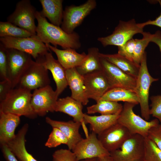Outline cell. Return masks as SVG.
<instances>
[{
  "label": "cell",
  "mask_w": 161,
  "mask_h": 161,
  "mask_svg": "<svg viewBox=\"0 0 161 161\" xmlns=\"http://www.w3.org/2000/svg\"><path fill=\"white\" fill-rule=\"evenodd\" d=\"M35 15L38 23L36 35L45 44L51 43L56 47L59 45L64 49L71 48L76 49L80 48L81 44L77 33L66 32L60 27L48 22L40 12L36 11Z\"/></svg>",
  "instance_id": "6da1fadb"
},
{
  "label": "cell",
  "mask_w": 161,
  "mask_h": 161,
  "mask_svg": "<svg viewBox=\"0 0 161 161\" xmlns=\"http://www.w3.org/2000/svg\"><path fill=\"white\" fill-rule=\"evenodd\" d=\"M32 96L31 91L28 89L20 87L12 89L5 98L0 102V112L23 116L30 119L35 118L38 115L31 105Z\"/></svg>",
  "instance_id": "7a4b0ae2"
},
{
  "label": "cell",
  "mask_w": 161,
  "mask_h": 161,
  "mask_svg": "<svg viewBox=\"0 0 161 161\" xmlns=\"http://www.w3.org/2000/svg\"><path fill=\"white\" fill-rule=\"evenodd\" d=\"M135 105L125 102L117 122L126 128L131 134H138L145 138L150 129L158 125L160 122L156 118L148 121L137 115L133 111Z\"/></svg>",
  "instance_id": "3957f363"
},
{
  "label": "cell",
  "mask_w": 161,
  "mask_h": 161,
  "mask_svg": "<svg viewBox=\"0 0 161 161\" xmlns=\"http://www.w3.org/2000/svg\"><path fill=\"white\" fill-rule=\"evenodd\" d=\"M158 80L150 75L148 72L145 52L140 67L139 74L136 78L134 91L138 97L142 117L148 121L150 118V108L148 100L149 90L151 84Z\"/></svg>",
  "instance_id": "277c9868"
},
{
  "label": "cell",
  "mask_w": 161,
  "mask_h": 161,
  "mask_svg": "<svg viewBox=\"0 0 161 161\" xmlns=\"http://www.w3.org/2000/svg\"><path fill=\"white\" fill-rule=\"evenodd\" d=\"M0 44L6 48L17 49L30 55L35 60L50 49L36 35L24 38L0 37Z\"/></svg>",
  "instance_id": "5b68a950"
},
{
  "label": "cell",
  "mask_w": 161,
  "mask_h": 161,
  "mask_svg": "<svg viewBox=\"0 0 161 161\" xmlns=\"http://www.w3.org/2000/svg\"><path fill=\"white\" fill-rule=\"evenodd\" d=\"M50 83L48 70L40 63L32 60L21 75L16 87L34 90L49 85Z\"/></svg>",
  "instance_id": "8992f818"
},
{
  "label": "cell",
  "mask_w": 161,
  "mask_h": 161,
  "mask_svg": "<svg viewBox=\"0 0 161 161\" xmlns=\"http://www.w3.org/2000/svg\"><path fill=\"white\" fill-rule=\"evenodd\" d=\"M143 32V28L140 27L134 19L127 21H120L111 34L99 37L97 40L104 47L108 45L119 47L132 38L135 34H142Z\"/></svg>",
  "instance_id": "52a82bcc"
},
{
  "label": "cell",
  "mask_w": 161,
  "mask_h": 161,
  "mask_svg": "<svg viewBox=\"0 0 161 161\" xmlns=\"http://www.w3.org/2000/svg\"><path fill=\"white\" fill-rule=\"evenodd\" d=\"M96 5L95 0H88L79 6H67L63 11L61 29L69 34L73 32Z\"/></svg>",
  "instance_id": "ba28073f"
},
{
  "label": "cell",
  "mask_w": 161,
  "mask_h": 161,
  "mask_svg": "<svg viewBox=\"0 0 161 161\" xmlns=\"http://www.w3.org/2000/svg\"><path fill=\"white\" fill-rule=\"evenodd\" d=\"M36 11L30 0L20 1L16 4L13 13L7 18V21L36 35Z\"/></svg>",
  "instance_id": "9c48e42d"
},
{
  "label": "cell",
  "mask_w": 161,
  "mask_h": 161,
  "mask_svg": "<svg viewBox=\"0 0 161 161\" xmlns=\"http://www.w3.org/2000/svg\"><path fill=\"white\" fill-rule=\"evenodd\" d=\"M144 138L132 134L120 148L110 153L114 161H141L144 153Z\"/></svg>",
  "instance_id": "30bf717a"
},
{
  "label": "cell",
  "mask_w": 161,
  "mask_h": 161,
  "mask_svg": "<svg viewBox=\"0 0 161 161\" xmlns=\"http://www.w3.org/2000/svg\"><path fill=\"white\" fill-rule=\"evenodd\" d=\"M6 48L7 77L13 89L16 87L22 74L32 60L28 54L12 48Z\"/></svg>",
  "instance_id": "8fae6325"
},
{
  "label": "cell",
  "mask_w": 161,
  "mask_h": 161,
  "mask_svg": "<svg viewBox=\"0 0 161 161\" xmlns=\"http://www.w3.org/2000/svg\"><path fill=\"white\" fill-rule=\"evenodd\" d=\"M76 157V161L110 155L98 140L97 134L91 132L85 139L82 138L71 150Z\"/></svg>",
  "instance_id": "7c38bea8"
},
{
  "label": "cell",
  "mask_w": 161,
  "mask_h": 161,
  "mask_svg": "<svg viewBox=\"0 0 161 161\" xmlns=\"http://www.w3.org/2000/svg\"><path fill=\"white\" fill-rule=\"evenodd\" d=\"M100 57L102 71L111 88L122 87L134 91L136 82V78L126 74L105 59Z\"/></svg>",
  "instance_id": "4fadbf2b"
},
{
  "label": "cell",
  "mask_w": 161,
  "mask_h": 161,
  "mask_svg": "<svg viewBox=\"0 0 161 161\" xmlns=\"http://www.w3.org/2000/svg\"><path fill=\"white\" fill-rule=\"evenodd\" d=\"M58 96L50 85L34 90L31 100L32 108L38 116L43 117L53 112Z\"/></svg>",
  "instance_id": "5bb4252c"
},
{
  "label": "cell",
  "mask_w": 161,
  "mask_h": 161,
  "mask_svg": "<svg viewBox=\"0 0 161 161\" xmlns=\"http://www.w3.org/2000/svg\"><path fill=\"white\" fill-rule=\"evenodd\" d=\"M132 135L126 128L117 122L98 134L97 137L104 147L110 153L120 148Z\"/></svg>",
  "instance_id": "9a60e30c"
},
{
  "label": "cell",
  "mask_w": 161,
  "mask_h": 161,
  "mask_svg": "<svg viewBox=\"0 0 161 161\" xmlns=\"http://www.w3.org/2000/svg\"><path fill=\"white\" fill-rule=\"evenodd\" d=\"M50 51L40 55L35 60L51 72L56 85L55 91L58 97L68 86L66 69Z\"/></svg>",
  "instance_id": "2e32d148"
},
{
  "label": "cell",
  "mask_w": 161,
  "mask_h": 161,
  "mask_svg": "<svg viewBox=\"0 0 161 161\" xmlns=\"http://www.w3.org/2000/svg\"><path fill=\"white\" fill-rule=\"evenodd\" d=\"M83 77L86 93L89 99H93L97 102L111 89L102 70L88 74Z\"/></svg>",
  "instance_id": "e0dca14e"
},
{
  "label": "cell",
  "mask_w": 161,
  "mask_h": 161,
  "mask_svg": "<svg viewBox=\"0 0 161 161\" xmlns=\"http://www.w3.org/2000/svg\"><path fill=\"white\" fill-rule=\"evenodd\" d=\"M83 105L81 102L71 96H67L58 99L55 107L54 111L67 114L72 117L74 121L80 123L87 137L89 135L84 120Z\"/></svg>",
  "instance_id": "ac0fdd59"
},
{
  "label": "cell",
  "mask_w": 161,
  "mask_h": 161,
  "mask_svg": "<svg viewBox=\"0 0 161 161\" xmlns=\"http://www.w3.org/2000/svg\"><path fill=\"white\" fill-rule=\"evenodd\" d=\"M45 121L52 128L59 129L68 140L67 145L68 149L72 150L77 143L83 138L79 133V129L81 124L74 120L67 121L52 120L49 117L45 118Z\"/></svg>",
  "instance_id": "d6986e66"
},
{
  "label": "cell",
  "mask_w": 161,
  "mask_h": 161,
  "mask_svg": "<svg viewBox=\"0 0 161 161\" xmlns=\"http://www.w3.org/2000/svg\"><path fill=\"white\" fill-rule=\"evenodd\" d=\"M68 85L71 91V97L80 102L83 105L89 102L84 84L83 76L80 75L76 68L66 69Z\"/></svg>",
  "instance_id": "ffe728a7"
},
{
  "label": "cell",
  "mask_w": 161,
  "mask_h": 161,
  "mask_svg": "<svg viewBox=\"0 0 161 161\" xmlns=\"http://www.w3.org/2000/svg\"><path fill=\"white\" fill-rule=\"evenodd\" d=\"M47 46L56 55L58 60L66 69L76 68L80 66L85 59L87 54L84 52H77L75 49L69 48L60 49L50 44Z\"/></svg>",
  "instance_id": "44dd1931"
},
{
  "label": "cell",
  "mask_w": 161,
  "mask_h": 161,
  "mask_svg": "<svg viewBox=\"0 0 161 161\" xmlns=\"http://www.w3.org/2000/svg\"><path fill=\"white\" fill-rule=\"evenodd\" d=\"M28 128V124H25L15 138L7 144L19 161H38L28 152L26 147L25 136Z\"/></svg>",
  "instance_id": "7402d4cb"
},
{
  "label": "cell",
  "mask_w": 161,
  "mask_h": 161,
  "mask_svg": "<svg viewBox=\"0 0 161 161\" xmlns=\"http://www.w3.org/2000/svg\"><path fill=\"white\" fill-rule=\"evenodd\" d=\"M20 117L0 112V144H7L15 138V131L20 123Z\"/></svg>",
  "instance_id": "603a6c76"
},
{
  "label": "cell",
  "mask_w": 161,
  "mask_h": 161,
  "mask_svg": "<svg viewBox=\"0 0 161 161\" xmlns=\"http://www.w3.org/2000/svg\"><path fill=\"white\" fill-rule=\"evenodd\" d=\"M42 8L40 12L43 17L47 18L51 23L60 27L63 18L62 0H39Z\"/></svg>",
  "instance_id": "cb8c5ba5"
},
{
  "label": "cell",
  "mask_w": 161,
  "mask_h": 161,
  "mask_svg": "<svg viewBox=\"0 0 161 161\" xmlns=\"http://www.w3.org/2000/svg\"><path fill=\"white\" fill-rule=\"evenodd\" d=\"M119 116V114L90 116L83 114L85 124L89 123L92 131L97 135L117 123Z\"/></svg>",
  "instance_id": "d4e9b609"
},
{
  "label": "cell",
  "mask_w": 161,
  "mask_h": 161,
  "mask_svg": "<svg viewBox=\"0 0 161 161\" xmlns=\"http://www.w3.org/2000/svg\"><path fill=\"white\" fill-rule=\"evenodd\" d=\"M99 55L115 65L126 74L136 78H137L140 66L137 65L133 62L118 53L109 54L99 53Z\"/></svg>",
  "instance_id": "484cf974"
},
{
  "label": "cell",
  "mask_w": 161,
  "mask_h": 161,
  "mask_svg": "<svg viewBox=\"0 0 161 161\" xmlns=\"http://www.w3.org/2000/svg\"><path fill=\"white\" fill-rule=\"evenodd\" d=\"M100 100L117 102L122 101L135 105L139 104L138 97L134 91L122 87L110 89L104 95Z\"/></svg>",
  "instance_id": "4316f807"
},
{
  "label": "cell",
  "mask_w": 161,
  "mask_h": 161,
  "mask_svg": "<svg viewBox=\"0 0 161 161\" xmlns=\"http://www.w3.org/2000/svg\"><path fill=\"white\" fill-rule=\"evenodd\" d=\"M88 52L82 64L76 68L78 72L83 76L102 70L98 49L96 47L90 48L88 49Z\"/></svg>",
  "instance_id": "83f0119b"
},
{
  "label": "cell",
  "mask_w": 161,
  "mask_h": 161,
  "mask_svg": "<svg viewBox=\"0 0 161 161\" xmlns=\"http://www.w3.org/2000/svg\"><path fill=\"white\" fill-rule=\"evenodd\" d=\"M123 106L118 102L100 100L96 103L87 108L88 114L98 113L101 115L120 114Z\"/></svg>",
  "instance_id": "f1b7e54d"
},
{
  "label": "cell",
  "mask_w": 161,
  "mask_h": 161,
  "mask_svg": "<svg viewBox=\"0 0 161 161\" xmlns=\"http://www.w3.org/2000/svg\"><path fill=\"white\" fill-rule=\"evenodd\" d=\"M35 35H36L7 21L0 22V37L24 38Z\"/></svg>",
  "instance_id": "f546056e"
},
{
  "label": "cell",
  "mask_w": 161,
  "mask_h": 161,
  "mask_svg": "<svg viewBox=\"0 0 161 161\" xmlns=\"http://www.w3.org/2000/svg\"><path fill=\"white\" fill-rule=\"evenodd\" d=\"M142 39H135V45L133 52V61L137 65L140 66L143 55L145 52V49L151 40L152 34L149 32H143L142 34Z\"/></svg>",
  "instance_id": "4dcf8cb0"
},
{
  "label": "cell",
  "mask_w": 161,
  "mask_h": 161,
  "mask_svg": "<svg viewBox=\"0 0 161 161\" xmlns=\"http://www.w3.org/2000/svg\"><path fill=\"white\" fill-rule=\"evenodd\" d=\"M143 161H161V150L148 137L144 138Z\"/></svg>",
  "instance_id": "1f68e13d"
},
{
  "label": "cell",
  "mask_w": 161,
  "mask_h": 161,
  "mask_svg": "<svg viewBox=\"0 0 161 161\" xmlns=\"http://www.w3.org/2000/svg\"><path fill=\"white\" fill-rule=\"evenodd\" d=\"M68 140L64 133L58 129L52 128L45 146L49 148L56 147L61 144L67 145Z\"/></svg>",
  "instance_id": "d6a6232c"
},
{
  "label": "cell",
  "mask_w": 161,
  "mask_h": 161,
  "mask_svg": "<svg viewBox=\"0 0 161 161\" xmlns=\"http://www.w3.org/2000/svg\"><path fill=\"white\" fill-rule=\"evenodd\" d=\"M135 43V39L131 38L123 45L118 47L117 53L133 62V57Z\"/></svg>",
  "instance_id": "836d02e7"
},
{
  "label": "cell",
  "mask_w": 161,
  "mask_h": 161,
  "mask_svg": "<svg viewBox=\"0 0 161 161\" xmlns=\"http://www.w3.org/2000/svg\"><path fill=\"white\" fill-rule=\"evenodd\" d=\"M52 157L53 161H76L74 153L69 149L57 150L53 153Z\"/></svg>",
  "instance_id": "e575fe53"
},
{
  "label": "cell",
  "mask_w": 161,
  "mask_h": 161,
  "mask_svg": "<svg viewBox=\"0 0 161 161\" xmlns=\"http://www.w3.org/2000/svg\"><path fill=\"white\" fill-rule=\"evenodd\" d=\"M151 103L150 109V114L157 119L161 124V95L151 97Z\"/></svg>",
  "instance_id": "d590c367"
},
{
  "label": "cell",
  "mask_w": 161,
  "mask_h": 161,
  "mask_svg": "<svg viewBox=\"0 0 161 161\" xmlns=\"http://www.w3.org/2000/svg\"><path fill=\"white\" fill-rule=\"evenodd\" d=\"M0 77L1 80H8L7 60L6 48L0 44Z\"/></svg>",
  "instance_id": "8d00e7d4"
},
{
  "label": "cell",
  "mask_w": 161,
  "mask_h": 161,
  "mask_svg": "<svg viewBox=\"0 0 161 161\" xmlns=\"http://www.w3.org/2000/svg\"><path fill=\"white\" fill-rule=\"evenodd\" d=\"M147 137L152 140L161 150V124L151 128Z\"/></svg>",
  "instance_id": "74e56055"
},
{
  "label": "cell",
  "mask_w": 161,
  "mask_h": 161,
  "mask_svg": "<svg viewBox=\"0 0 161 161\" xmlns=\"http://www.w3.org/2000/svg\"><path fill=\"white\" fill-rule=\"evenodd\" d=\"M13 89L11 83L8 80H1L0 82V102L4 100Z\"/></svg>",
  "instance_id": "f35d334b"
},
{
  "label": "cell",
  "mask_w": 161,
  "mask_h": 161,
  "mask_svg": "<svg viewBox=\"0 0 161 161\" xmlns=\"http://www.w3.org/2000/svg\"><path fill=\"white\" fill-rule=\"evenodd\" d=\"M3 156L7 161H19L7 144H1Z\"/></svg>",
  "instance_id": "ab89813d"
},
{
  "label": "cell",
  "mask_w": 161,
  "mask_h": 161,
  "mask_svg": "<svg viewBox=\"0 0 161 161\" xmlns=\"http://www.w3.org/2000/svg\"><path fill=\"white\" fill-rule=\"evenodd\" d=\"M157 1L161 8V0H158ZM138 24L139 26L142 28L148 25L156 26L161 28V13L160 15L154 20H149L145 22Z\"/></svg>",
  "instance_id": "60d3db41"
},
{
  "label": "cell",
  "mask_w": 161,
  "mask_h": 161,
  "mask_svg": "<svg viewBox=\"0 0 161 161\" xmlns=\"http://www.w3.org/2000/svg\"><path fill=\"white\" fill-rule=\"evenodd\" d=\"M151 42L156 44L159 47L161 54V31L159 30L157 31L154 34H152ZM161 69V63L160 65Z\"/></svg>",
  "instance_id": "b9f144b4"
},
{
  "label": "cell",
  "mask_w": 161,
  "mask_h": 161,
  "mask_svg": "<svg viewBox=\"0 0 161 161\" xmlns=\"http://www.w3.org/2000/svg\"><path fill=\"white\" fill-rule=\"evenodd\" d=\"M97 161H114L110 155L97 158Z\"/></svg>",
  "instance_id": "7bdbcfd3"
},
{
  "label": "cell",
  "mask_w": 161,
  "mask_h": 161,
  "mask_svg": "<svg viewBox=\"0 0 161 161\" xmlns=\"http://www.w3.org/2000/svg\"><path fill=\"white\" fill-rule=\"evenodd\" d=\"M80 161H97V158L86 159Z\"/></svg>",
  "instance_id": "ee69618b"
},
{
  "label": "cell",
  "mask_w": 161,
  "mask_h": 161,
  "mask_svg": "<svg viewBox=\"0 0 161 161\" xmlns=\"http://www.w3.org/2000/svg\"><path fill=\"white\" fill-rule=\"evenodd\" d=\"M143 161V160H142V161Z\"/></svg>",
  "instance_id": "f6af8a7d"
},
{
  "label": "cell",
  "mask_w": 161,
  "mask_h": 161,
  "mask_svg": "<svg viewBox=\"0 0 161 161\" xmlns=\"http://www.w3.org/2000/svg\"></svg>",
  "instance_id": "bcb514c9"
}]
</instances>
